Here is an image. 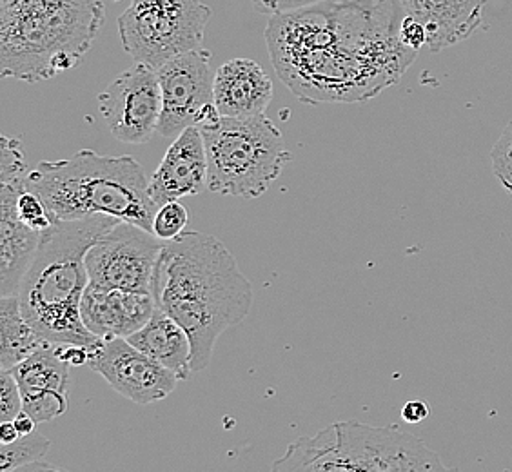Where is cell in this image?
Masks as SVG:
<instances>
[{"label":"cell","mask_w":512,"mask_h":472,"mask_svg":"<svg viewBox=\"0 0 512 472\" xmlns=\"http://www.w3.org/2000/svg\"><path fill=\"white\" fill-rule=\"evenodd\" d=\"M400 0H320L266 28L278 79L304 104H355L398 84L418 51L400 39Z\"/></svg>","instance_id":"cell-1"},{"label":"cell","mask_w":512,"mask_h":472,"mask_svg":"<svg viewBox=\"0 0 512 472\" xmlns=\"http://www.w3.org/2000/svg\"><path fill=\"white\" fill-rule=\"evenodd\" d=\"M151 295L186 329L193 373L206 371L218 338L242 324L253 305V286L235 256L218 238L198 231L164 240Z\"/></svg>","instance_id":"cell-2"},{"label":"cell","mask_w":512,"mask_h":472,"mask_svg":"<svg viewBox=\"0 0 512 472\" xmlns=\"http://www.w3.org/2000/svg\"><path fill=\"white\" fill-rule=\"evenodd\" d=\"M119 220L106 215L82 220H53L42 233L37 255L20 280L22 315L51 345L97 347L102 338L82 322L80 304L89 284L86 255Z\"/></svg>","instance_id":"cell-3"},{"label":"cell","mask_w":512,"mask_h":472,"mask_svg":"<svg viewBox=\"0 0 512 472\" xmlns=\"http://www.w3.org/2000/svg\"><path fill=\"white\" fill-rule=\"evenodd\" d=\"M104 20V0H0L2 77L37 84L75 68Z\"/></svg>","instance_id":"cell-4"},{"label":"cell","mask_w":512,"mask_h":472,"mask_svg":"<svg viewBox=\"0 0 512 472\" xmlns=\"http://www.w3.org/2000/svg\"><path fill=\"white\" fill-rule=\"evenodd\" d=\"M28 189L39 195L51 220L106 215L153 233L158 206L137 160L104 157L82 149L71 158L40 162L30 171Z\"/></svg>","instance_id":"cell-5"},{"label":"cell","mask_w":512,"mask_h":472,"mask_svg":"<svg viewBox=\"0 0 512 472\" xmlns=\"http://www.w3.org/2000/svg\"><path fill=\"white\" fill-rule=\"evenodd\" d=\"M273 471L418 472L445 471L447 465L420 438L400 427L365 423L327 425L313 438H298L276 460Z\"/></svg>","instance_id":"cell-6"},{"label":"cell","mask_w":512,"mask_h":472,"mask_svg":"<svg viewBox=\"0 0 512 472\" xmlns=\"http://www.w3.org/2000/svg\"><path fill=\"white\" fill-rule=\"evenodd\" d=\"M207 153V189L215 195L258 198L282 175L293 155L266 115L220 117L200 129Z\"/></svg>","instance_id":"cell-7"},{"label":"cell","mask_w":512,"mask_h":472,"mask_svg":"<svg viewBox=\"0 0 512 472\" xmlns=\"http://www.w3.org/2000/svg\"><path fill=\"white\" fill-rule=\"evenodd\" d=\"M209 19L211 8L202 0H131L119 17L120 40L131 59L158 71L197 50Z\"/></svg>","instance_id":"cell-8"},{"label":"cell","mask_w":512,"mask_h":472,"mask_svg":"<svg viewBox=\"0 0 512 472\" xmlns=\"http://www.w3.org/2000/svg\"><path fill=\"white\" fill-rule=\"evenodd\" d=\"M162 93V115L157 133L164 138H177L184 129H204L217 124L220 111L215 106L211 73V53L193 50L168 60L158 69Z\"/></svg>","instance_id":"cell-9"},{"label":"cell","mask_w":512,"mask_h":472,"mask_svg":"<svg viewBox=\"0 0 512 472\" xmlns=\"http://www.w3.org/2000/svg\"><path fill=\"white\" fill-rule=\"evenodd\" d=\"M164 240L119 220L100 236L86 255L89 284L104 289L149 291Z\"/></svg>","instance_id":"cell-10"},{"label":"cell","mask_w":512,"mask_h":472,"mask_svg":"<svg viewBox=\"0 0 512 472\" xmlns=\"http://www.w3.org/2000/svg\"><path fill=\"white\" fill-rule=\"evenodd\" d=\"M100 115L109 133L124 144H146L157 133L162 93L157 69L131 66L99 93Z\"/></svg>","instance_id":"cell-11"},{"label":"cell","mask_w":512,"mask_h":472,"mask_svg":"<svg viewBox=\"0 0 512 472\" xmlns=\"http://www.w3.org/2000/svg\"><path fill=\"white\" fill-rule=\"evenodd\" d=\"M88 367L135 404H155L177 389V374L129 344L128 338L102 340L89 349Z\"/></svg>","instance_id":"cell-12"},{"label":"cell","mask_w":512,"mask_h":472,"mask_svg":"<svg viewBox=\"0 0 512 472\" xmlns=\"http://www.w3.org/2000/svg\"><path fill=\"white\" fill-rule=\"evenodd\" d=\"M69 369L57 347L44 344L39 351L11 369L22 394V411L37 423L51 422L68 409Z\"/></svg>","instance_id":"cell-13"},{"label":"cell","mask_w":512,"mask_h":472,"mask_svg":"<svg viewBox=\"0 0 512 472\" xmlns=\"http://www.w3.org/2000/svg\"><path fill=\"white\" fill-rule=\"evenodd\" d=\"M157 309L149 291L104 289L88 284L80 316L89 331L102 340L128 338L148 324Z\"/></svg>","instance_id":"cell-14"},{"label":"cell","mask_w":512,"mask_h":472,"mask_svg":"<svg viewBox=\"0 0 512 472\" xmlns=\"http://www.w3.org/2000/svg\"><path fill=\"white\" fill-rule=\"evenodd\" d=\"M207 186L204 135L197 126L184 129L149 178V197L158 207L200 193Z\"/></svg>","instance_id":"cell-15"},{"label":"cell","mask_w":512,"mask_h":472,"mask_svg":"<svg viewBox=\"0 0 512 472\" xmlns=\"http://www.w3.org/2000/svg\"><path fill=\"white\" fill-rule=\"evenodd\" d=\"M273 95V80L255 60H229L215 73L213 97L222 117L264 115Z\"/></svg>","instance_id":"cell-16"},{"label":"cell","mask_w":512,"mask_h":472,"mask_svg":"<svg viewBox=\"0 0 512 472\" xmlns=\"http://www.w3.org/2000/svg\"><path fill=\"white\" fill-rule=\"evenodd\" d=\"M405 15L424 24L427 48L440 53L473 37L483 24L487 0H400Z\"/></svg>","instance_id":"cell-17"},{"label":"cell","mask_w":512,"mask_h":472,"mask_svg":"<svg viewBox=\"0 0 512 472\" xmlns=\"http://www.w3.org/2000/svg\"><path fill=\"white\" fill-rule=\"evenodd\" d=\"M28 187L0 186V295H17L42 240V233L24 224L17 200Z\"/></svg>","instance_id":"cell-18"},{"label":"cell","mask_w":512,"mask_h":472,"mask_svg":"<svg viewBox=\"0 0 512 472\" xmlns=\"http://www.w3.org/2000/svg\"><path fill=\"white\" fill-rule=\"evenodd\" d=\"M128 342L142 353L149 354L169 371L177 374L178 380H189L193 373L191 365V340L182 325L175 318L155 309L148 324L140 331L128 336Z\"/></svg>","instance_id":"cell-19"},{"label":"cell","mask_w":512,"mask_h":472,"mask_svg":"<svg viewBox=\"0 0 512 472\" xmlns=\"http://www.w3.org/2000/svg\"><path fill=\"white\" fill-rule=\"evenodd\" d=\"M48 344L22 315L19 296L0 298V369L11 371L15 365Z\"/></svg>","instance_id":"cell-20"},{"label":"cell","mask_w":512,"mask_h":472,"mask_svg":"<svg viewBox=\"0 0 512 472\" xmlns=\"http://www.w3.org/2000/svg\"><path fill=\"white\" fill-rule=\"evenodd\" d=\"M50 440L42 434L20 436L17 442L0 445V472L19 471L30 463L42 462L50 453Z\"/></svg>","instance_id":"cell-21"},{"label":"cell","mask_w":512,"mask_h":472,"mask_svg":"<svg viewBox=\"0 0 512 472\" xmlns=\"http://www.w3.org/2000/svg\"><path fill=\"white\" fill-rule=\"evenodd\" d=\"M30 166L17 137L0 138V186L28 187Z\"/></svg>","instance_id":"cell-22"},{"label":"cell","mask_w":512,"mask_h":472,"mask_svg":"<svg viewBox=\"0 0 512 472\" xmlns=\"http://www.w3.org/2000/svg\"><path fill=\"white\" fill-rule=\"evenodd\" d=\"M189 222V213L186 207L178 200L166 202L158 207L157 215L153 220V235L160 240H173L186 231Z\"/></svg>","instance_id":"cell-23"},{"label":"cell","mask_w":512,"mask_h":472,"mask_svg":"<svg viewBox=\"0 0 512 472\" xmlns=\"http://www.w3.org/2000/svg\"><path fill=\"white\" fill-rule=\"evenodd\" d=\"M494 177L512 195V120L503 129L491 151Z\"/></svg>","instance_id":"cell-24"},{"label":"cell","mask_w":512,"mask_h":472,"mask_svg":"<svg viewBox=\"0 0 512 472\" xmlns=\"http://www.w3.org/2000/svg\"><path fill=\"white\" fill-rule=\"evenodd\" d=\"M17 213H19L20 220L24 224H28L40 233L50 229L51 224H53L44 202L31 189H26V191L20 193L19 200H17Z\"/></svg>","instance_id":"cell-25"},{"label":"cell","mask_w":512,"mask_h":472,"mask_svg":"<svg viewBox=\"0 0 512 472\" xmlns=\"http://www.w3.org/2000/svg\"><path fill=\"white\" fill-rule=\"evenodd\" d=\"M22 413V394L11 371L0 369V422H13Z\"/></svg>","instance_id":"cell-26"},{"label":"cell","mask_w":512,"mask_h":472,"mask_svg":"<svg viewBox=\"0 0 512 472\" xmlns=\"http://www.w3.org/2000/svg\"><path fill=\"white\" fill-rule=\"evenodd\" d=\"M400 39L411 50H422L424 46H427V31H425L424 24L405 15L402 26H400Z\"/></svg>","instance_id":"cell-27"},{"label":"cell","mask_w":512,"mask_h":472,"mask_svg":"<svg viewBox=\"0 0 512 472\" xmlns=\"http://www.w3.org/2000/svg\"><path fill=\"white\" fill-rule=\"evenodd\" d=\"M255 10L264 15H278V13H287V11H295L298 8H306L320 0H251Z\"/></svg>","instance_id":"cell-28"},{"label":"cell","mask_w":512,"mask_h":472,"mask_svg":"<svg viewBox=\"0 0 512 472\" xmlns=\"http://www.w3.org/2000/svg\"><path fill=\"white\" fill-rule=\"evenodd\" d=\"M57 353L62 360H66L71 367H80V365L88 364L89 347L84 345L66 344L55 345Z\"/></svg>","instance_id":"cell-29"},{"label":"cell","mask_w":512,"mask_h":472,"mask_svg":"<svg viewBox=\"0 0 512 472\" xmlns=\"http://www.w3.org/2000/svg\"><path fill=\"white\" fill-rule=\"evenodd\" d=\"M427 416H429V405L425 404L424 400H411L402 409V418L407 423L424 422Z\"/></svg>","instance_id":"cell-30"},{"label":"cell","mask_w":512,"mask_h":472,"mask_svg":"<svg viewBox=\"0 0 512 472\" xmlns=\"http://www.w3.org/2000/svg\"><path fill=\"white\" fill-rule=\"evenodd\" d=\"M13 423H15V427H17V431H19L20 436L35 433V425H37V422H35V420H33L30 414L26 413V411H22V413L17 414Z\"/></svg>","instance_id":"cell-31"},{"label":"cell","mask_w":512,"mask_h":472,"mask_svg":"<svg viewBox=\"0 0 512 472\" xmlns=\"http://www.w3.org/2000/svg\"><path fill=\"white\" fill-rule=\"evenodd\" d=\"M20 434L13 422L0 423V443H13L19 440Z\"/></svg>","instance_id":"cell-32"}]
</instances>
